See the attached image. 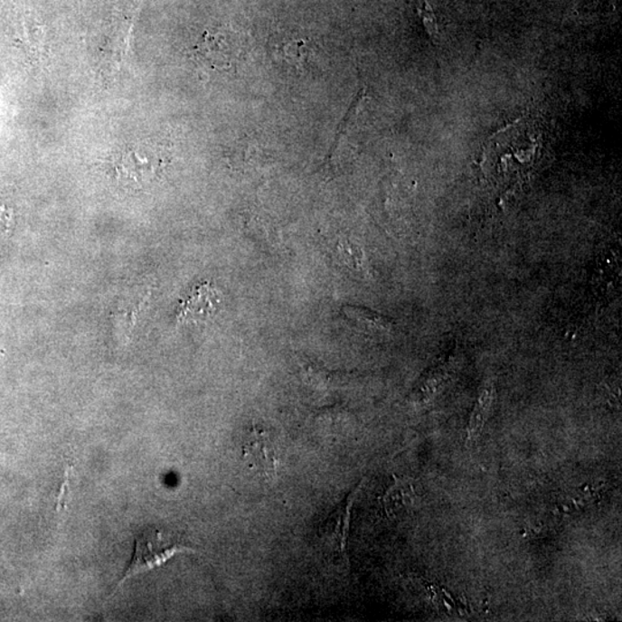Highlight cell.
Here are the masks:
<instances>
[{
    "label": "cell",
    "mask_w": 622,
    "mask_h": 622,
    "mask_svg": "<svg viewBox=\"0 0 622 622\" xmlns=\"http://www.w3.org/2000/svg\"><path fill=\"white\" fill-rule=\"evenodd\" d=\"M184 551L193 552V550L187 546L172 543L169 538L164 536L163 532L157 529H146V531L137 533L136 537V548H134L132 561H130L116 589L126 580L148 573V571L165 564L175 554Z\"/></svg>",
    "instance_id": "cell-2"
},
{
    "label": "cell",
    "mask_w": 622,
    "mask_h": 622,
    "mask_svg": "<svg viewBox=\"0 0 622 622\" xmlns=\"http://www.w3.org/2000/svg\"><path fill=\"white\" fill-rule=\"evenodd\" d=\"M242 457L248 469L256 476L273 481L278 472L279 459L275 445L267 432L253 430L242 448Z\"/></svg>",
    "instance_id": "cell-3"
},
{
    "label": "cell",
    "mask_w": 622,
    "mask_h": 622,
    "mask_svg": "<svg viewBox=\"0 0 622 622\" xmlns=\"http://www.w3.org/2000/svg\"><path fill=\"white\" fill-rule=\"evenodd\" d=\"M343 314L347 318L363 325L368 329L388 331L391 329V322L375 311L361 308V306H346L343 308Z\"/></svg>",
    "instance_id": "cell-9"
},
{
    "label": "cell",
    "mask_w": 622,
    "mask_h": 622,
    "mask_svg": "<svg viewBox=\"0 0 622 622\" xmlns=\"http://www.w3.org/2000/svg\"><path fill=\"white\" fill-rule=\"evenodd\" d=\"M199 56L208 59L205 61L217 69H230L240 57V50L237 44L230 43L222 33H208L200 45Z\"/></svg>",
    "instance_id": "cell-6"
},
{
    "label": "cell",
    "mask_w": 622,
    "mask_h": 622,
    "mask_svg": "<svg viewBox=\"0 0 622 622\" xmlns=\"http://www.w3.org/2000/svg\"><path fill=\"white\" fill-rule=\"evenodd\" d=\"M361 485H357L350 495H347L346 499L340 503V505L335 508L321 528L323 545L331 552L342 554L344 559H347L346 546L353 503H354L356 495L361 490Z\"/></svg>",
    "instance_id": "cell-4"
},
{
    "label": "cell",
    "mask_w": 622,
    "mask_h": 622,
    "mask_svg": "<svg viewBox=\"0 0 622 622\" xmlns=\"http://www.w3.org/2000/svg\"><path fill=\"white\" fill-rule=\"evenodd\" d=\"M167 158L163 146L155 143H134L117 156L113 170L124 187L143 189L162 175Z\"/></svg>",
    "instance_id": "cell-1"
},
{
    "label": "cell",
    "mask_w": 622,
    "mask_h": 622,
    "mask_svg": "<svg viewBox=\"0 0 622 622\" xmlns=\"http://www.w3.org/2000/svg\"><path fill=\"white\" fill-rule=\"evenodd\" d=\"M494 397V385L491 382H487L485 388L482 389L476 405H475L472 415H470L468 428H466V444L473 445L480 438L483 429L485 427L491 406H493Z\"/></svg>",
    "instance_id": "cell-8"
},
{
    "label": "cell",
    "mask_w": 622,
    "mask_h": 622,
    "mask_svg": "<svg viewBox=\"0 0 622 622\" xmlns=\"http://www.w3.org/2000/svg\"><path fill=\"white\" fill-rule=\"evenodd\" d=\"M221 294L212 285L197 286L186 301L180 306L178 318L183 323L208 321L220 309Z\"/></svg>",
    "instance_id": "cell-5"
},
{
    "label": "cell",
    "mask_w": 622,
    "mask_h": 622,
    "mask_svg": "<svg viewBox=\"0 0 622 622\" xmlns=\"http://www.w3.org/2000/svg\"><path fill=\"white\" fill-rule=\"evenodd\" d=\"M416 500H418V495H416L413 483L409 478H397L394 485L382 497V506L390 518H397L414 508Z\"/></svg>",
    "instance_id": "cell-7"
}]
</instances>
